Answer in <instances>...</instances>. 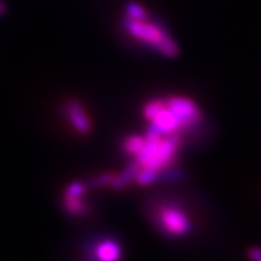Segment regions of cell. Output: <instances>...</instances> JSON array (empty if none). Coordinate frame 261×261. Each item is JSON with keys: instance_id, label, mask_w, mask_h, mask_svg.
<instances>
[{"instance_id": "obj_7", "label": "cell", "mask_w": 261, "mask_h": 261, "mask_svg": "<svg viewBox=\"0 0 261 261\" xmlns=\"http://www.w3.org/2000/svg\"><path fill=\"white\" fill-rule=\"evenodd\" d=\"M63 117L65 121L70 125L74 132L81 137L89 136L93 132V121L90 114L86 110L85 105H84L80 99L77 98H69L66 99L63 103Z\"/></svg>"}, {"instance_id": "obj_5", "label": "cell", "mask_w": 261, "mask_h": 261, "mask_svg": "<svg viewBox=\"0 0 261 261\" xmlns=\"http://www.w3.org/2000/svg\"><path fill=\"white\" fill-rule=\"evenodd\" d=\"M122 244L110 235L93 239L84 251V261H122Z\"/></svg>"}, {"instance_id": "obj_3", "label": "cell", "mask_w": 261, "mask_h": 261, "mask_svg": "<svg viewBox=\"0 0 261 261\" xmlns=\"http://www.w3.org/2000/svg\"><path fill=\"white\" fill-rule=\"evenodd\" d=\"M121 27L126 36L146 49L158 53L166 59H174L179 55L178 43L167 27L156 19H152L150 13L143 17L122 15Z\"/></svg>"}, {"instance_id": "obj_2", "label": "cell", "mask_w": 261, "mask_h": 261, "mask_svg": "<svg viewBox=\"0 0 261 261\" xmlns=\"http://www.w3.org/2000/svg\"><path fill=\"white\" fill-rule=\"evenodd\" d=\"M143 136L142 147L133 156L130 166L134 170V183L147 187L172 171L185 138L182 136H163L150 130H146Z\"/></svg>"}, {"instance_id": "obj_6", "label": "cell", "mask_w": 261, "mask_h": 261, "mask_svg": "<svg viewBox=\"0 0 261 261\" xmlns=\"http://www.w3.org/2000/svg\"><path fill=\"white\" fill-rule=\"evenodd\" d=\"M88 182H80L74 180L66 186L63 192V210L64 212L72 215L73 218H84L89 214V202L86 200L88 194Z\"/></svg>"}, {"instance_id": "obj_1", "label": "cell", "mask_w": 261, "mask_h": 261, "mask_svg": "<svg viewBox=\"0 0 261 261\" xmlns=\"http://www.w3.org/2000/svg\"><path fill=\"white\" fill-rule=\"evenodd\" d=\"M147 130L163 136H182L198 132L204 122L200 106L189 96L170 94L147 99L142 106Z\"/></svg>"}, {"instance_id": "obj_4", "label": "cell", "mask_w": 261, "mask_h": 261, "mask_svg": "<svg viewBox=\"0 0 261 261\" xmlns=\"http://www.w3.org/2000/svg\"><path fill=\"white\" fill-rule=\"evenodd\" d=\"M149 218L161 235L169 239L186 238L194 229L190 211L174 199H156L149 205Z\"/></svg>"}, {"instance_id": "obj_9", "label": "cell", "mask_w": 261, "mask_h": 261, "mask_svg": "<svg viewBox=\"0 0 261 261\" xmlns=\"http://www.w3.org/2000/svg\"><path fill=\"white\" fill-rule=\"evenodd\" d=\"M6 12H7L6 3H4L3 0H0V16H2V15H4Z\"/></svg>"}, {"instance_id": "obj_8", "label": "cell", "mask_w": 261, "mask_h": 261, "mask_svg": "<svg viewBox=\"0 0 261 261\" xmlns=\"http://www.w3.org/2000/svg\"><path fill=\"white\" fill-rule=\"evenodd\" d=\"M247 256L251 261H261V248L258 247H251L247 252Z\"/></svg>"}]
</instances>
